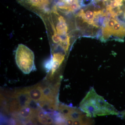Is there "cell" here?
<instances>
[{
	"instance_id": "6da1fadb",
	"label": "cell",
	"mask_w": 125,
	"mask_h": 125,
	"mask_svg": "<svg viewBox=\"0 0 125 125\" xmlns=\"http://www.w3.org/2000/svg\"><path fill=\"white\" fill-rule=\"evenodd\" d=\"M80 109L89 117L118 115L119 113L115 108L98 95L92 88L81 102Z\"/></svg>"
},
{
	"instance_id": "8992f818",
	"label": "cell",
	"mask_w": 125,
	"mask_h": 125,
	"mask_svg": "<svg viewBox=\"0 0 125 125\" xmlns=\"http://www.w3.org/2000/svg\"><path fill=\"white\" fill-rule=\"evenodd\" d=\"M77 16L81 18L84 22L92 25L95 17V13L94 11L88 10L85 11L82 10L77 14Z\"/></svg>"
},
{
	"instance_id": "8fae6325",
	"label": "cell",
	"mask_w": 125,
	"mask_h": 125,
	"mask_svg": "<svg viewBox=\"0 0 125 125\" xmlns=\"http://www.w3.org/2000/svg\"><path fill=\"white\" fill-rule=\"evenodd\" d=\"M121 116L123 117H125V111L122 112L121 113Z\"/></svg>"
},
{
	"instance_id": "52a82bcc",
	"label": "cell",
	"mask_w": 125,
	"mask_h": 125,
	"mask_svg": "<svg viewBox=\"0 0 125 125\" xmlns=\"http://www.w3.org/2000/svg\"><path fill=\"white\" fill-rule=\"evenodd\" d=\"M76 2H79L78 0H58L56 6L61 10L69 12L70 6Z\"/></svg>"
},
{
	"instance_id": "7a4b0ae2",
	"label": "cell",
	"mask_w": 125,
	"mask_h": 125,
	"mask_svg": "<svg viewBox=\"0 0 125 125\" xmlns=\"http://www.w3.org/2000/svg\"><path fill=\"white\" fill-rule=\"evenodd\" d=\"M15 59L18 67L24 73L29 74L36 70L34 52L25 45H18L16 51Z\"/></svg>"
},
{
	"instance_id": "ba28073f",
	"label": "cell",
	"mask_w": 125,
	"mask_h": 125,
	"mask_svg": "<svg viewBox=\"0 0 125 125\" xmlns=\"http://www.w3.org/2000/svg\"><path fill=\"white\" fill-rule=\"evenodd\" d=\"M112 35L116 37L125 36V25L117 22L113 27Z\"/></svg>"
},
{
	"instance_id": "5b68a950",
	"label": "cell",
	"mask_w": 125,
	"mask_h": 125,
	"mask_svg": "<svg viewBox=\"0 0 125 125\" xmlns=\"http://www.w3.org/2000/svg\"><path fill=\"white\" fill-rule=\"evenodd\" d=\"M117 22L115 18H111L107 21L102 28L103 37L101 39L102 42H105V40L112 35L113 27Z\"/></svg>"
},
{
	"instance_id": "7c38bea8",
	"label": "cell",
	"mask_w": 125,
	"mask_h": 125,
	"mask_svg": "<svg viewBox=\"0 0 125 125\" xmlns=\"http://www.w3.org/2000/svg\"><path fill=\"white\" fill-rule=\"evenodd\" d=\"M124 18H125V13H124Z\"/></svg>"
},
{
	"instance_id": "3957f363",
	"label": "cell",
	"mask_w": 125,
	"mask_h": 125,
	"mask_svg": "<svg viewBox=\"0 0 125 125\" xmlns=\"http://www.w3.org/2000/svg\"><path fill=\"white\" fill-rule=\"evenodd\" d=\"M58 110L66 121V124L69 125H90L93 124L91 117L76 108L60 104Z\"/></svg>"
},
{
	"instance_id": "277c9868",
	"label": "cell",
	"mask_w": 125,
	"mask_h": 125,
	"mask_svg": "<svg viewBox=\"0 0 125 125\" xmlns=\"http://www.w3.org/2000/svg\"><path fill=\"white\" fill-rule=\"evenodd\" d=\"M22 5L40 16L49 12L50 0H18Z\"/></svg>"
},
{
	"instance_id": "9c48e42d",
	"label": "cell",
	"mask_w": 125,
	"mask_h": 125,
	"mask_svg": "<svg viewBox=\"0 0 125 125\" xmlns=\"http://www.w3.org/2000/svg\"><path fill=\"white\" fill-rule=\"evenodd\" d=\"M92 1V0H82L81 4L82 6H85L90 4Z\"/></svg>"
},
{
	"instance_id": "30bf717a",
	"label": "cell",
	"mask_w": 125,
	"mask_h": 125,
	"mask_svg": "<svg viewBox=\"0 0 125 125\" xmlns=\"http://www.w3.org/2000/svg\"><path fill=\"white\" fill-rule=\"evenodd\" d=\"M119 3L120 6H121L123 5V0H115Z\"/></svg>"
}]
</instances>
